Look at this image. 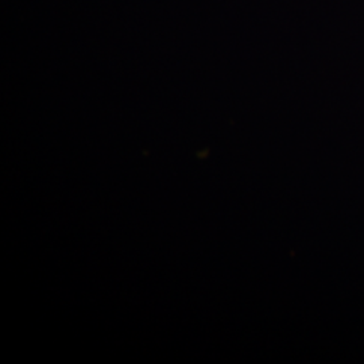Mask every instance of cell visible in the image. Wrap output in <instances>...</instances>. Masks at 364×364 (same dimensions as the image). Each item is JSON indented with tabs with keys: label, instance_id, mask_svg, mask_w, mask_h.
<instances>
[]
</instances>
